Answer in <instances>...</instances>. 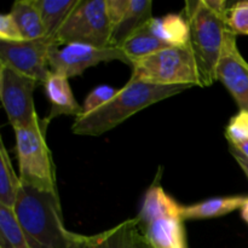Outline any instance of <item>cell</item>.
I'll list each match as a JSON object with an SVG mask.
<instances>
[{
	"instance_id": "1",
	"label": "cell",
	"mask_w": 248,
	"mask_h": 248,
	"mask_svg": "<svg viewBox=\"0 0 248 248\" xmlns=\"http://www.w3.org/2000/svg\"><path fill=\"white\" fill-rule=\"evenodd\" d=\"M14 210L31 248H85L86 236L64 227L58 194L22 186Z\"/></svg>"
},
{
	"instance_id": "2",
	"label": "cell",
	"mask_w": 248,
	"mask_h": 248,
	"mask_svg": "<svg viewBox=\"0 0 248 248\" xmlns=\"http://www.w3.org/2000/svg\"><path fill=\"white\" fill-rule=\"evenodd\" d=\"M227 1H186L184 7L189 23V46L198 64L201 87L217 81V68L225 43L232 33L228 26Z\"/></svg>"
},
{
	"instance_id": "3",
	"label": "cell",
	"mask_w": 248,
	"mask_h": 248,
	"mask_svg": "<svg viewBox=\"0 0 248 248\" xmlns=\"http://www.w3.org/2000/svg\"><path fill=\"white\" fill-rule=\"evenodd\" d=\"M191 85H153L140 80L130 79V81L107 104L86 115L75 119L72 126L73 133L78 136L98 137L116 127L130 116L152 104L170 98L190 89Z\"/></svg>"
},
{
	"instance_id": "4",
	"label": "cell",
	"mask_w": 248,
	"mask_h": 248,
	"mask_svg": "<svg viewBox=\"0 0 248 248\" xmlns=\"http://www.w3.org/2000/svg\"><path fill=\"white\" fill-rule=\"evenodd\" d=\"M132 77L153 85L200 86L198 64L190 46H170L152 55L132 61Z\"/></svg>"
},
{
	"instance_id": "5",
	"label": "cell",
	"mask_w": 248,
	"mask_h": 248,
	"mask_svg": "<svg viewBox=\"0 0 248 248\" xmlns=\"http://www.w3.org/2000/svg\"><path fill=\"white\" fill-rule=\"evenodd\" d=\"M113 27L107 0H78L55 40L60 45L82 44L94 47H111Z\"/></svg>"
},
{
	"instance_id": "6",
	"label": "cell",
	"mask_w": 248,
	"mask_h": 248,
	"mask_svg": "<svg viewBox=\"0 0 248 248\" xmlns=\"http://www.w3.org/2000/svg\"><path fill=\"white\" fill-rule=\"evenodd\" d=\"M46 126L16 128V155L22 186L58 194L50 149L45 140Z\"/></svg>"
},
{
	"instance_id": "7",
	"label": "cell",
	"mask_w": 248,
	"mask_h": 248,
	"mask_svg": "<svg viewBox=\"0 0 248 248\" xmlns=\"http://www.w3.org/2000/svg\"><path fill=\"white\" fill-rule=\"evenodd\" d=\"M38 81L10 65L0 63V98L14 130L47 126L40 120L34 107L33 93Z\"/></svg>"
},
{
	"instance_id": "8",
	"label": "cell",
	"mask_w": 248,
	"mask_h": 248,
	"mask_svg": "<svg viewBox=\"0 0 248 248\" xmlns=\"http://www.w3.org/2000/svg\"><path fill=\"white\" fill-rule=\"evenodd\" d=\"M120 61L131 65V61L119 47H94L82 44H55L48 53L51 73L70 79L81 75L89 68L102 62Z\"/></svg>"
},
{
	"instance_id": "9",
	"label": "cell",
	"mask_w": 248,
	"mask_h": 248,
	"mask_svg": "<svg viewBox=\"0 0 248 248\" xmlns=\"http://www.w3.org/2000/svg\"><path fill=\"white\" fill-rule=\"evenodd\" d=\"M55 44L58 43L47 36L18 43L0 41V63L10 65L44 85L51 73L48 53Z\"/></svg>"
},
{
	"instance_id": "10",
	"label": "cell",
	"mask_w": 248,
	"mask_h": 248,
	"mask_svg": "<svg viewBox=\"0 0 248 248\" xmlns=\"http://www.w3.org/2000/svg\"><path fill=\"white\" fill-rule=\"evenodd\" d=\"M217 80L227 87L240 110L248 111V62L237 48L234 33L230 34L225 43L218 63Z\"/></svg>"
},
{
	"instance_id": "11",
	"label": "cell",
	"mask_w": 248,
	"mask_h": 248,
	"mask_svg": "<svg viewBox=\"0 0 248 248\" xmlns=\"http://www.w3.org/2000/svg\"><path fill=\"white\" fill-rule=\"evenodd\" d=\"M85 248H153L138 217L127 219L106 232L86 236Z\"/></svg>"
},
{
	"instance_id": "12",
	"label": "cell",
	"mask_w": 248,
	"mask_h": 248,
	"mask_svg": "<svg viewBox=\"0 0 248 248\" xmlns=\"http://www.w3.org/2000/svg\"><path fill=\"white\" fill-rule=\"evenodd\" d=\"M44 89L50 103V113L45 119L46 124L61 115H72L77 118L81 115L82 106L75 99L67 78L50 73L44 84Z\"/></svg>"
},
{
	"instance_id": "13",
	"label": "cell",
	"mask_w": 248,
	"mask_h": 248,
	"mask_svg": "<svg viewBox=\"0 0 248 248\" xmlns=\"http://www.w3.org/2000/svg\"><path fill=\"white\" fill-rule=\"evenodd\" d=\"M182 217H161L142 225L153 248H186Z\"/></svg>"
},
{
	"instance_id": "14",
	"label": "cell",
	"mask_w": 248,
	"mask_h": 248,
	"mask_svg": "<svg viewBox=\"0 0 248 248\" xmlns=\"http://www.w3.org/2000/svg\"><path fill=\"white\" fill-rule=\"evenodd\" d=\"M161 217H182V206L167 195L159 183H154L145 194L138 219L145 225Z\"/></svg>"
},
{
	"instance_id": "15",
	"label": "cell",
	"mask_w": 248,
	"mask_h": 248,
	"mask_svg": "<svg viewBox=\"0 0 248 248\" xmlns=\"http://www.w3.org/2000/svg\"><path fill=\"white\" fill-rule=\"evenodd\" d=\"M152 7L150 0H130L125 16L113 31L111 47L120 48L133 33L148 23L153 18Z\"/></svg>"
},
{
	"instance_id": "16",
	"label": "cell",
	"mask_w": 248,
	"mask_h": 248,
	"mask_svg": "<svg viewBox=\"0 0 248 248\" xmlns=\"http://www.w3.org/2000/svg\"><path fill=\"white\" fill-rule=\"evenodd\" d=\"M248 198L245 196H225L215 198L189 206H182V218L189 219H207L227 216L234 211L240 210L246 203Z\"/></svg>"
},
{
	"instance_id": "17",
	"label": "cell",
	"mask_w": 248,
	"mask_h": 248,
	"mask_svg": "<svg viewBox=\"0 0 248 248\" xmlns=\"http://www.w3.org/2000/svg\"><path fill=\"white\" fill-rule=\"evenodd\" d=\"M148 27L156 38L169 45L177 47L189 45V23L182 15L170 14L161 18H152Z\"/></svg>"
},
{
	"instance_id": "18",
	"label": "cell",
	"mask_w": 248,
	"mask_h": 248,
	"mask_svg": "<svg viewBox=\"0 0 248 248\" xmlns=\"http://www.w3.org/2000/svg\"><path fill=\"white\" fill-rule=\"evenodd\" d=\"M10 14L16 21L24 40L45 38L43 19L35 0H18L14 4Z\"/></svg>"
},
{
	"instance_id": "19",
	"label": "cell",
	"mask_w": 248,
	"mask_h": 248,
	"mask_svg": "<svg viewBox=\"0 0 248 248\" xmlns=\"http://www.w3.org/2000/svg\"><path fill=\"white\" fill-rule=\"evenodd\" d=\"M77 2L78 0H35L36 7L43 19L45 36L56 38Z\"/></svg>"
},
{
	"instance_id": "20",
	"label": "cell",
	"mask_w": 248,
	"mask_h": 248,
	"mask_svg": "<svg viewBox=\"0 0 248 248\" xmlns=\"http://www.w3.org/2000/svg\"><path fill=\"white\" fill-rule=\"evenodd\" d=\"M170 46L171 45L156 38L150 31L148 23H145L142 28L138 29L136 33H133L123 44L120 48L127 56L128 60L131 61V64H132V61L144 57V56L152 55V53L157 52V51L162 50V48L170 47Z\"/></svg>"
},
{
	"instance_id": "21",
	"label": "cell",
	"mask_w": 248,
	"mask_h": 248,
	"mask_svg": "<svg viewBox=\"0 0 248 248\" xmlns=\"http://www.w3.org/2000/svg\"><path fill=\"white\" fill-rule=\"evenodd\" d=\"M22 182L15 173L11 159L2 140L0 142V205L14 208Z\"/></svg>"
},
{
	"instance_id": "22",
	"label": "cell",
	"mask_w": 248,
	"mask_h": 248,
	"mask_svg": "<svg viewBox=\"0 0 248 248\" xmlns=\"http://www.w3.org/2000/svg\"><path fill=\"white\" fill-rule=\"evenodd\" d=\"M0 248H31L14 208L0 205Z\"/></svg>"
},
{
	"instance_id": "23",
	"label": "cell",
	"mask_w": 248,
	"mask_h": 248,
	"mask_svg": "<svg viewBox=\"0 0 248 248\" xmlns=\"http://www.w3.org/2000/svg\"><path fill=\"white\" fill-rule=\"evenodd\" d=\"M227 140L229 144L237 145L240 143L248 140V111L240 110L229 121L227 131H225Z\"/></svg>"
},
{
	"instance_id": "24",
	"label": "cell",
	"mask_w": 248,
	"mask_h": 248,
	"mask_svg": "<svg viewBox=\"0 0 248 248\" xmlns=\"http://www.w3.org/2000/svg\"><path fill=\"white\" fill-rule=\"evenodd\" d=\"M116 92L118 91L114 87L109 86V85H101V86L92 90L87 94V97L84 101V104H82L81 115H86V114L92 113V111L103 107L104 104L108 103L115 96Z\"/></svg>"
},
{
	"instance_id": "25",
	"label": "cell",
	"mask_w": 248,
	"mask_h": 248,
	"mask_svg": "<svg viewBox=\"0 0 248 248\" xmlns=\"http://www.w3.org/2000/svg\"><path fill=\"white\" fill-rule=\"evenodd\" d=\"M228 26L234 34L248 35V6L236 2L228 12Z\"/></svg>"
},
{
	"instance_id": "26",
	"label": "cell",
	"mask_w": 248,
	"mask_h": 248,
	"mask_svg": "<svg viewBox=\"0 0 248 248\" xmlns=\"http://www.w3.org/2000/svg\"><path fill=\"white\" fill-rule=\"evenodd\" d=\"M23 40V35L11 14L9 12V14L1 15L0 16V41L18 43Z\"/></svg>"
},
{
	"instance_id": "27",
	"label": "cell",
	"mask_w": 248,
	"mask_h": 248,
	"mask_svg": "<svg viewBox=\"0 0 248 248\" xmlns=\"http://www.w3.org/2000/svg\"><path fill=\"white\" fill-rule=\"evenodd\" d=\"M128 1L130 0H107L108 16L109 19H110L111 27H113V31L125 16L128 7Z\"/></svg>"
},
{
	"instance_id": "28",
	"label": "cell",
	"mask_w": 248,
	"mask_h": 248,
	"mask_svg": "<svg viewBox=\"0 0 248 248\" xmlns=\"http://www.w3.org/2000/svg\"><path fill=\"white\" fill-rule=\"evenodd\" d=\"M229 149H230V153H232V155L234 156V159L236 160L237 164L240 165V167L244 170V172L246 173L248 178V159L244 154H242L241 152H240V150H237L232 144H229Z\"/></svg>"
},
{
	"instance_id": "29",
	"label": "cell",
	"mask_w": 248,
	"mask_h": 248,
	"mask_svg": "<svg viewBox=\"0 0 248 248\" xmlns=\"http://www.w3.org/2000/svg\"><path fill=\"white\" fill-rule=\"evenodd\" d=\"M232 145H234V144H232ZM234 147L236 148L237 150H240V152H241L242 154H244L245 156H246L248 159V140H247V142L240 143V144H237V145H234Z\"/></svg>"
},
{
	"instance_id": "30",
	"label": "cell",
	"mask_w": 248,
	"mask_h": 248,
	"mask_svg": "<svg viewBox=\"0 0 248 248\" xmlns=\"http://www.w3.org/2000/svg\"><path fill=\"white\" fill-rule=\"evenodd\" d=\"M241 217L244 218L245 222H246L248 224V199H247L246 203H245V205L242 206V208H241Z\"/></svg>"
},
{
	"instance_id": "31",
	"label": "cell",
	"mask_w": 248,
	"mask_h": 248,
	"mask_svg": "<svg viewBox=\"0 0 248 248\" xmlns=\"http://www.w3.org/2000/svg\"><path fill=\"white\" fill-rule=\"evenodd\" d=\"M242 4H244V5H247V6H248V0H242Z\"/></svg>"
}]
</instances>
